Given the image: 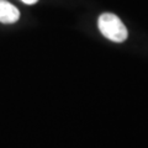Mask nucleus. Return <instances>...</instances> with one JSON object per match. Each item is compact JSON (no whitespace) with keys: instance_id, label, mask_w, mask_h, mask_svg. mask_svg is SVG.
I'll list each match as a JSON object with an SVG mask.
<instances>
[{"instance_id":"obj_1","label":"nucleus","mask_w":148,"mask_h":148,"mask_svg":"<svg viewBox=\"0 0 148 148\" xmlns=\"http://www.w3.org/2000/svg\"><path fill=\"white\" fill-rule=\"evenodd\" d=\"M100 32L112 42H123L127 38V29L120 18L110 12L100 15L98 20Z\"/></svg>"},{"instance_id":"obj_2","label":"nucleus","mask_w":148,"mask_h":148,"mask_svg":"<svg viewBox=\"0 0 148 148\" xmlns=\"http://www.w3.org/2000/svg\"><path fill=\"white\" fill-rule=\"evenodd\" d=\"M20 17L18 10L5 0H0V22L3 24H14Z\"/></svg>"},{"instance_id":"obj_3","label":"nucleus","mask_w":148,"mask_h":148,"mask_svg":"<svg viewBox=\"0 0 148 148\" xmlns=\"http://www.w3.org/2000/svg\"><path fill=\"white\" fill-rule=\"evenodd\" d=\"M22 3H25V4H27V5H34V4H36L38 0H21Z\"/></svg>"}]
</instances>
